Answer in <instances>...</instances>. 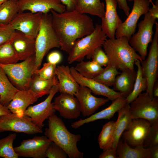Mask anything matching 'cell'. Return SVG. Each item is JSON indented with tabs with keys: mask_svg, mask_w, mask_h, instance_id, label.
<instances>
[{
	"mask_svg": "<svg viewBox=\"0 0 158 158\" xmlns=\"http://www.w3.org/2000/svg\"><path fill=\"white\" fill-rule=\"evenodd\" d=\"M15 30L9 24L0 23V45L10 41Z\"/></svg>",
	"mask_w": 158,
	"mask_h": 158,
	"instance_id": "cell-41",
	"label": "cell"
},
{
	"mask_svg": "<svg viewBox=\"0 0 158 158\" xmlns=\"http://www.w3.org/2000/svg\"><path fill=\"white\" fill-rule=\"evenodd\" d=\"M16 136V134L11 133L0 139V157L4 158L18 157L13 146V142Z\"/></svg>",
	"mask_w": 158,
	"mask_h": 158,
	"instance_id": "cell-35",
	"label": "cell"
},
{
	"mask_svg": "<svg viewBox=\"0 0 158 158\" xmlns=\"http://www.w3.org/2000/svg\"><path fill=\"white\" fill-rule=\"evenodd\" d=\"M151 125L149 121L144 119H132L129 127L122 135L123 140L132 147L143 146Z\"/></svg>",
	"mask_w": 158,
	"mask_h": 158,
	"instance_id": "cell-15",
	"label": "cell"
},
{
	"mask_svg": "<svg viewBox=\"0 0 158 158\" xmlns=\"http://www.w3.org/2000/svg\"><path fill=\"white\" fill-rule=\"evenodd\" d=\"M102 46L108 58L107 65L118 70L122 71L126 69L134 70L135 61L138 60H142L131 46L129 39L126 37L107 39Z\"/></svg>",
	"mask_w": 158,
	"mask_h": 158,
	"instance_id": "cell-2",
	"label": "cell"
},
{
	"mask_svg": "<svg viewBox=\"0 0 158 158\" xmlns=\"http://www.w3.org/2000/svg\"><path fill=\"white\" fill-rule=\"evenodd\" d=\"M143 20L138 25V30L129 40L130 44L139 54L142 60L147 55L149 44L152 42L154 32L153 27L157 22L156 19L151 16L148 12L144 14Z\"/></svg>",
	"mask_w": 158,
	"mask_h": 158,
	"instance_id": "cell-7",
	"label": "cell"
},
{
	"mask_svg": "<svg viewBox=\"0 0 158 158\" xmlns=\"http://www.w3.org/2000/svg\"><path fill=\"white\" fill-rule=\"evenodd\" d=\"M18 61L10 41L0 45V64H12Z\"/></svg>",
	"mask_w": 158,
	"mask_h": 158,
	"instance_id": "cell-36",
	"label": "cell"
},
{
	"mask_svg": "<svg viewBox=\"0 0 158 158\" xmlns=\"http://www.w3.org/2000/svg\"><path fill=\"white\" fill-rule=\"evenodd\" d=\"M127 103L126 98H118L112 101L111 104L104 109L92 114L86 118L80 119L74 122L71 126L73 128L77 129L85 124L97 120L110 119Z\"/></svg>",
	"mask_w": 158,
	"mask_h": 158,
	"instance_id": "cell-22",
	"label": "cell"
},
{
	"mask_svg": "<svg viewBox=\"0 0 158 158\" xmlns=\"http://www.w3.org/2000/svg\"><path fill=\"white\" fill-rule=\"evenodd\" d=\"M87 87L80 85L78 91L74 95L80 103L81 113L84 116L91 115L100 107L106 104L108 98L97 97L93 96Z\"/></svg>",
	"mask_w": 158,
	"mask_h": 158,
	"instance_id": "cell-18",
	"label": "cell"
},
{
	"mask_svg": "<svg viewBox=\"0 0 158 158\" xmlns=\"http://www.w3.org/2000/svg\"><path fill=\"white\" fill-rule=\"evenodd\" d=\"M120 73L115 68L107 65L98 75L93 79L109 87L113 86L116 76Z\"/></svg>",
	"mask_w": 158,
	"mask_h": 158,
	"instance_id": "cell-37",
	"label": "cell"
},
{
	"mask_svg": "<svg viewBox=\"0 0 158 158\" xmlns=\"http://www.w3.org/2000/svg\"><path fill=\"white\" fill-rule=\"evenodd\" d=\"M127 0H116L119 8L122 9L126 16H128L130 13V9L128 6Z\"/></svg>",
	"mask_w": 158,
	"mask_h": 158,
	"instance_id": "cell-45",
	"label": "cell"
},
{
	"mask_svg": "<svg viewBox=\"0 0 158 158\" xmlns=\"http://www.w3.org/2000/svg\"><path fill=\"white\" fill-rule=\"evenodd\" d=\"M156 30L147 58L140 61L143 76L147 81L146 92L151 99L154 98L152 89L158 76V23L157 22Z\"/></svg>",
	"mask_w": 158,
	"mask_h": 158,
	"instance_id": "cell-9",
	"label": "cell"
},
{
	"mask_svg": "<svg viewBox=\"0 0 158 158\" xmlns=\"http://www.w3.org/2000/svg\"><path fill=\"white\" fill-rule=\"evenodd\" d=\"M18 12L17 0H9L0 5V23L8 24Z\"/></svg>",
	"mask_w": 158,
	"mask_h": 158,
	"instance_id": "cell-33",
	"label": "cell"
},
{
	"mask_svg": "<svg viewBox=\"0 0 158 158\" xmlns=\"http://www.w3.org/2000/svg\"><path fill=\"white\" fill-rule=\"evenodd\" d=\"M56 64L48 62L44 64L42 68L34 71L33 73L45 79H51L56 76Z\"/></svg>",
	"mask_w": 158,
	"mask_h": 158,
	"instance_id": "cell-38",
	"label": "cell"
},
{
	"mask_svg": "<svg viewBox=\"0 0 158 158\" xmlns=\"http://www.w3.org/2000/svg\"><path fill=\"white\" fill-rule=\"evenodd\" d=\"M10 42L19 60L24 61L35 54V38L16 30Z\"/></svg>",
	"mask_w": 158,
	"mask_h": 158,
	"instance_id": "cell-20",
	"label": "cell"
},
{
	"mask_svg": "<svg viewBox=\"0 0 158 158\" xmlns=\"http://www.w3.org/2000/svg\"><path fill=\"white\" fill-rule=\"evenodd\" d=\"M106 9L101 25L102 31L109 39H114L116 31L122 22L117 11L116 0H105Z\"/></svg>",
	"mask_w": 158,
	"mask_h": 158,
	"instance_id": "cell-21",
	"label": "cell"
},
{
	"mask_svg": "<svg viewBox=\"0 0 158 158\" xmlns=\"http://www.w3.org/2000/svg\"><path fill=\"white\" fill-rule=\"evenodd\" d=\"M81 75L86 78L93 79L98 75L104 68L95 62L92 61H82L75 67Z\"/></svg>",
	"mask_w": 158,
	"mask_h": 158,
	"instance_id": "cell-32",
	"label": "cell"
},
{
	"mask_svg": "<svg viewBox=\"0 0 158 158\" xmlns=\"http://www.w3.org/2000/svg\"><path fill=\"white\" fill-rule=\"evenodd\" d=\"M43 13L18 12L9 23L15 30L36 38L39 30Z\"/></svg>",
	"mask_w": 158,
	"mask_h": 158,
	"instance_id": "cell-14",
	"label": "cell"
},
{
	"mask_svg": "<svg viewBox=\"0 0 158 158\" xmlns=\"http://www.w3.org/2000/svg\"><path fill=\"white\" fill-rule=\"evenodd\" d=\"M131 11L126 20L116 30L115 38L125 37L129 40L135 33L138 21L140 17L148 12L150 3L149 0H134Z\"/></svg>",
	"mask_w": 158,
	"mask_h": 158,
	"instance_id": "cell-11",
	"label": "cell"
},
{
	"mask_svg": "<svg viewBox=\"0 0 158 158\" xmlns=\"http://www.w3.org/2000/svg\"><path fill=\"white\" fill-rule=\"evenodd\" d=\"M8 131L29 135L43 133L42 128L36 126L30 117L12 113L0 116V133Z\"/></svg>",
	"mask_w": 158,
	"mask_h": 158,
	"instance_id": "cell-10",
	"label": "cell"
},
{
	"mask_svg": "<svg viewBox=\"0 0 158 158\" xmlns=\"http://www.w3.org/2000/svg\"><path fill=\"white\" fill-rule=\"evenodd\" d=\"M35 66V54L20 63L0 64L11 83L20 90H29Z\"/></svg>",
	"mask_w": 158,
	"mask_h": 158,
	"instance_id": "cell-6",
	"label": "cell"
},
{
	"mask_svg": "<svg viewBox=\"0 0 158 158\" xmlns=\"http://www.w3.org/2000/svg\"><path fill=\"white\" fill-rule=\"evenodd\" d=\"M129 1H133L134 0H128ZM150 1H152V0H150Z\"/></svg>",
	"mask_w": 158,
	"mask_h": 158,
	"instance_id": "cell-52",
	"label": "cell"
},
{
	"mask_svg": "<svg viewBox=\"0 0 158 158\" xmlns=\"http://www.w3.org/2000/svg\"><path fill=\"white\" fill-rule=\"evenodd\" d=\"M70 68L72 75L77 83L80 85L89 88L94 94L105 96L112 101L120 97H124L119 92L102 83L93 79L86 78L82 76L78 72L74 67L72 66Z\"/></svg>",
	"mask_w": 158,
	"mask_h": 158,
	"instance_id": "cell-19",
	"label": "cell"
},
{
	"mask_svg": "<svg viewBox=\"0 0 158 158\" xmlns=\"http://www.w3.org/2000/svg\"><path fill=\"white\" fill-rule=\"evenodd\" d=\"M59 84L54 85L47 98L42 102L36 105L29 107L24 114L30 117L32 122L37 127L42 128L44 122L48 117L55 114L52 100L54 95L59 92Z\"/></svg>",
	"mask_w": 158,
	"mask_h": 158,
	"instance_id": "cell-12",
	"label": "cell"
},
{
	"mask_svg": "<svg viewBox=\"0 0 158 158\" xmlns=\"http://www.w3.org/2000/svg\"><path fill=\"white\" fill-rule=\"evenodd\" d=\"M60 47L59 37L52 25L51 13L43 14L39 30L35 38L34 71L38 69L44 57L50 49Z\"/></svg>",
	"mask_w": 158,
	"mask_h": 158,
	"instance_id": "cell-4",
	"label": "cell"
},
{
	"mask_svg": "<svg viewBox=\"0 0 158 158\" xmlns=\"http://www.w3.org/2000/svg\"><path fill=\"white\" fill-rule=\"evenodd\" d=\"M62 3L66 7V11H70L73 10L78 0H60Z\"/></svg>",
	"mask_w": 158,
	"mask_h": 158,
	"instance_id": "cell-46",
	"label": "cell"
},
{
	"mask_svg": "<svg viewBox=\"0 0 158 158\" xmlns=\"http://www.w3.org/2000/svg\"><path fill=\"white\" fill-rule=\"evenodd\" d=\"M51 142L45 135L35 136L23 140L19 146L14 148L18 157L45 158L46 151Z\"/></svg>",
	"mask_w": 158,
	"mask_h": 158,
	"instance_id": "cell-13",
	"label": "cell"
},
{
	"mask_svg": "<svg viewBox=\"0 0 158 158\" xmlns=\"http://www.w3.org/2000/svg\"><path fill=\"white\" fill-rule=\"evenodd\" d=\"M107 37L102 31L101 25L96 24L93 32L75 42L68 54V63L71 64L75 61L80 62L85 57L90 59L95 49L102 46Z\"/></svg>",
	"mask_w": 158,
	"mask_h": 158,
	"instance_id": "cell-5",
	"label": "cell"
},
{
	"mask_svg": "<svg viewBox=\"0 0 158 158\" xmlns=\"http://www.w3.org/2000/svg\"><path fill=\"white\" fill-rule=\"evenodd\" d=\"M158 145V121L151 125L149 131L145 140L143 147L148 148Z\"/></svg>",
	"mask_w": 158,
	"mask_h": 158,
	"instance_id": "cell-39",
	"label": "cell"
},
{
	"mask_svg": "<svg viewBox=\"0 0 158 158\" xmlns=\"http://www.w3.org/2000/svg\"><path fill=\"white\" fill-rule=\"evenodd\" d=\"M17 4L18 12L28 10L45 14L51 10L59 13L66 11V6L60 0H18Z\"/></svg>",
	"mask_w": 158,
	"mask_h": 158,
	"instance_id": "cell-16",
	"label": "cell"
},
{
	"mask_svg": "<svg viewBox=\"0 0 158 158\" xmlns=\"http://www.w3.org/2000/svg\"><path fill=\"white\" fill-rule=\"evenodd\" d=\"M38 98L37 95L30 90H19L7 107L11 113L21 116L29 106L36 102Z\"/></svg>",
	"mask_w": 158,
	"mask_h": 158,
	"instance_id": "cell-23",
	"label": "cell"
},
{
	"mask_svg": "<svg viewBox=\"0 0 158 158\" xmlns=\"http://www.w3.org/2000/svg\"><path fill=\"white\" fill-rule=\"evenodd\" d=\"M50 12L61 49L68 54L76 40L91 33L95 30L92 19L86 14L75 10L61 13L53 10Z\"/></svg>",
	"mask_w": 158,
	"mask_h": 158,
	"instance_id": "cell-1",
	"label": "cell"
},
{
	"mask_svg": "<svg viewBox=\"0 0 158 158\" xmlns=\"http://www.w3.org/2000/svg\"><path fill=\"white\" fill-rule=\"evenodd\" d=\"M101 47L99 46L95 49L91 58L92 61L95 62L101 66L106 67L108 63V59Z\"/></svg>",
	"mask_w": 158,
	"mask_h": 158,
	"instance_id": "cell-42",
	"label": "cell"
},
{
	"mask_svg": "<svg viewBox=\"0 0 158 158\" xmlns=\"http://www.w3.org/2000/svg\"><path fill=\"white\" fill-rule=\"evenodd\" d=\"M150 15L156 19L158 18V0H156L155 4H152V7L149 8L148 11Z\"/></svg>",
	"mask_w": 158,
	"mask_h": 158,
	"instance_id": "cell-47",
	"label": "cell"
},
{
	"mask_svg": "<svg viewBox=\"0 0 158 158\" xmlns=\"http://www.w3.org/2000/svg\"><path fill=\"white\" fill-rule=\"evenodd\" d=\"M75 10L81 13L97 16L101 19L105 13L104 4L100 0H78Z\"/></svg>",
	"mask_w": 158,
	"mask_h": 158,
	"instance_id": "cell-29",
	"label": "cell"
},
{
	"mask_svg": "<svg viewBox=\"0 0 158 158\" xmlns=\"http://www.w3.org/2000/svg\"><path fill=\"white\" fill-rule=\"evenodd\" d=\"M18 90L11 83L4 70L0 67V103L7 106Z\"/></svg>",
	"mask_w": 158,
	"mask_h": 158,
	"instance_id": "cell-30",
	"label": "cell"
},
{
	"mask_svg": "<svg viewBox=\"0 0 158 158\" xmlns=\"http://www.w3.org/2000/svg\"><path fill=\"white\" fill-rule=\"evenodd\" d=\"M48 119V126L45 129L44 135L63 149L69 158H83L84 153L77 145L81 135L70 132L61 119L55 114Z\"/></svg>",
	"mask_w": 158,
	"mask_h": 158,
	"instance_id": "cell-3",
	"label": "cell"
},
{
	"mask_svg": "<svg viewBox=\"0 0 158 158\" xmlns=\"http://www.w3.org/2000/svg\"><path fill=\"white\" fill-rule=\"evenodd\" d=\"M121 71L116 77L113 89L126 98L133 90L137 72L129 69Z\"/></svg>",
	"mask_w": 158,
	"mask_h": 158,
	"instance_id": "cell-26",
	"label": "cell"
},
{
	"mask_svg": "<svg viewBox=\"0 0 158 158\" xmlns=\"http://www.w3.org/2000/svg\"><path fill=\"white\" fill-rule=\"evenodd\" d=\"M135 64L137 67L136 77L133 90L126 97L127 103L129 104L135 100L142 91H146L147 86V80L142 75L140 61L138 60L136 61Z\"/></svg>",
	"mask_w": 158,
	"mask_h": 158,
	"instance_id": "cell-31",
	"label": "cell"
},
{
	"mask_svg": "<svg viewBox=\"0 0 158 158\" xmlns=\"http://www.w3.org/2000/svg\"><path fill=\"white\" fill-rule=\"evenodd\" d=\"M118 158H151L149 148L143 146L132 147L120 139L116 148Z\"/></svg>",
	"mask_w": 158,
	"mask_h": 158,
	"instance_id": "cell-27",
	"label": "cell"
},
{
	"mask_svg": "<svg viewBox=\"0 0 158 158\" xmlns=\"http://www.w3.org/2000/svg\"><path fill=\"white\" fill-rule=\"evenodd\" d=\"M45 155L48 158H66L68 157L63 149L52 142L47 149Z\"/></svg>",
	"mask_w": 158,
	"mask_h": 158,
	"instance_id": "cell-40",
	"label": "cell"
},
{
	"mask_svg": "<svg viewBox=\"0 0 158 158\" xmlns=\"http://www.w3.org/2000/svg\"><path fill=\"white\" fill-rule=\"evenodd\" d=\"M151 158H158V145L149 148Z\"/></svg>",
	"mask_w": 158,
	"mask_h": 158,
	"instance_id": "cell-48",
	"label": "cell"
},
{
	"mask_svg": "<svg viewBox=\"0 0 158 158\" xmlns=\"http://www.w3.org/2000/svg\"><path fill=\"white\" fill-rule=\"evenodd\" d=\"M56 76L59 84V92L74 95L78 91L80 85L72 75L68 66H56Z\"/></svg>",
	"mask_w": 158,
	"mask_h": 158,
	"instance_id": "cell-24",
	"label": "cell"
},
{
	"mask_svg": "<svg viewBox=\"0 0 158 158\" xmlns=\"http://www.w3.org/2000/svg\"><path fill=\"white\" fill-rule=\"evenodd\" d=\"M9 0H0V5L4 2Z\"/></svg>",
	"mask_w": 158,
	"mask_h": 158,
	"instance_id": "cell-51",
	"label": "cell"
},
{
	"mask_svg": "<svg viewBox=\"0 0 158 158\" xmlns=\"http://www.w3.org/2000/svg\"><path fill=\"white\" fill-rule=\"evenodd\" d=\"M129 104L127 103L118 111V117L115 121L113 137L110 148L116 149L123 133L130 125L132 119L129 111Z\"/></svg>",
	"mask_w": 158,
	"mask_h": 158,
	"instance_id": "cell-25",
	"label": "cell"
},
{
	"mask_svg": "<svg viewBox=\"0 0 158 158\" xmlns=\"http://www.w3.org/2000/svg\"><path fill=\"white\" fill-rule=\"evenodd\" d=\"M11 113L6 106L2 105L0 103V116Z\"/></svg>",
	"mask_w": 158,
	"mask_h": 158,
	"instance_id": "cell-49",
	"label": "cell"
},
{
	"mask_svg": "<svg viewBox=\"0 0 158 158\" xmlns=\"http://www.w3.org/2000/svg\"><path fill=\"white\" fill-rule=\"evenodd\" d=\"M152 93L154 97H158V80L154 83L152 89Z\"/></svg>",
	"mask_w": 158,
	"mask_h": 158,
	"instance_id": "cell-50",
	"label": "cell"
},
{
	"mask_svg": "<svg viewBox=\"0 0 158 158\" xmlns=\"http://www.w3.org/2000/svg\"><path fill=\"white\" fill-rule=\"evenodd\" d=\"M59 84L58 79L56 76L49 79H45L33 73L30 83L29 90L34 92L38 98L48 95L52 87Z\"/></svg>",
	"mask_w": 158,
	"mask_h": 158,
	"instance_id": "cell-28",
	"label": "cell"
},
{
	"mask_svg": "<svg viewBox=\"0 0 158 158\" xmlns=\"http://www.w3.org/2000/svg\"><path fill=\"white\" fill-rule=\"evenodd\" d=\"M130 104L132 119L140 118L148 121L151 125L158 121V97L151 99L146 92L141 93Z\"/></svg>",
	"mask_w": 158,
	"mask_h": 158,
	"instance_id": "cell-8",
	"label": "cell"
},
{
	"mask_svg": "<svg viewBox=\"0 0 158 158\" xmlns=\"http://www.w3.org/2000/svg\"><path fill=\"white\" fill-rule=\"evenodd\" d=\"M53 103L54 109L64 118L71 120L76 119L80 116L81 111L80 103L73 95L60 93Z\"/></svg>",
	"mask_w": 158,
	"mask_h": 158,
	"instance_id": "cell-17",
	"label": "cell"
},
{
	"mask_svg": "<svg viewBox=\"0 0 158 158\" xmlns=\"http://www.w3.org/2000/svg\"><path fill=\"white\" fill-rule=\"evenodd\" d=\"M99 158H118L116 149L110 148L103 151Z\"/></svg>",
	"mask_w": 158,
	"mask_h": 158,
	"instance_id": "cell-44",
	"label": "cell"
},
{
	"mask_svg": "<svg viewBox=\"0 0 158 158\" xmlns=\"http://www.w3.org/2000/svg\"><path fill=\"white\" fill-rule=\"evenodd\" d=\"M115 121H109L103 125L98 138L99 147L103 151L110 148L113 138Z\"/></svg>",
	"mask_w": 158,
	"mask_h": 158,
	"instance_id": "cell-34",
	"label": "cell"
},
{
	"mask_svg": "<svg viewBox=\"0 0 158 158\" xmlns=\"http://www.w3.org/2000/svg\"><path fill=\"white\" fill-rule=\"evenodd\" d=\"M62 59L61 54L57 51H54L50 53L47 57L48 62L56 64L59 63Z\"/></svg>",
	"mask_w": 158,
	"mask_h": 158,
	"instance_id": "cell-43",
	"label": "cell"
}]
</instances>
